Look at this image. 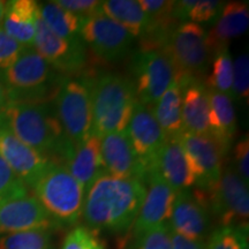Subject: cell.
Returning <instances> with one entry per match:
<instances>
[{
  "label": "cell",
  "instance_id": "obj_38",
  "mask_svg": "<svg viewBox=\"0 0 249 249\" xmlns=\"http://www.w3.org/2000/svg\"><path fill=\"white\" fill-rule=\"evenodd\" d=\"M55 2L82 18L91 17L101 11V1L97 0H55Z\"/></svg>",
  "mask_w": 249,
  "mask_h": 249
},
{
  "label": "cell",
  "instance_id": "obj_21",
  "mask_svg": "<svg viewBox=\"0 0 249 249\" xmlns=\"http://www.w3.org/2000/svg\"><path fill=\"white\" fill-rule=\"evenodd\" d=\"M249 26L248 2L229 1L224 4L216 18L214 26L207 33V40L213 54L229 48L232 39L238 38L247 31Z\"/></svg>",
  "mask_w": 249,
  "mask_h": 249
},
{
  "label": "cell",
  "instance_id": "obj_7",
  "mask_svg": "<svg viewBox=\"0 0 249 249\" xmlns=\"http://www.w3.org/2000/svg\"><path fill=\"white\" fill-rule=\"evenodd\" d=\"M174 67V77L197 79L207 74L213 52L207 40V31L200 24L182 22L174 28L164 48Z\"/></svg>",
  "mask_w": 249,
  "mask_h": 249
},
{
  "label": "cell",
  "instance_id": "obj_20",
  "mask_svg": "<svg viewBox=\"0 0 249 249\" xmlns=\"http://www.w3.org/2000/svg\"><path fill=\"white\" fill-rule=\"evenodd\" d=\"M178 82L182 88V121L185 132L210 135L209 89L201 80L192 77L178 80Z\"/></svg>",
  "mask_w": 249,
  "mask_h": 249
},
{
  "label": "cell",
  "instance_id": "obj_13",
  "mask_svg": "<svg viewBox=\"0 0 249 249\" xmlns=\"http://www.w3.org/2000/svg\"><path fill=\"white\" fill-rule=\"evenodd\" d=\"M34 49L51 65L54 71L67 75H76L87 62V53L82 40H66L55 35L37 15Z\"/></svg>",
  "mask_w": 249,
  "mask_h": 249
},
{
  "label": "cell",
  "instance_id": "obj_30",
  "mask_svg": "<svg viewBox=\"0 0 249 249\" xmlns=\"http://www.w3.org/2000/svg\"><path fill=\"white\" fill-rule=\"evenodd\" d=\"M28 195V187L0 157V205Z\"/></svg>",
  "mask_w": 249,
  "mask_h": 249
},
{
  "label": "cell",
  "instance_id": "obj_43",
  "mask_svg": "<svg viewBox=\"0 0 249 249\" xmlns=\"http://www.w3.org/2000/svg\"><path fill=\"white\" fill-rule=\"evenodd\" d=\"M5 9H6V2L5 1H1V0H0V27H1L2 20H4Z\"/></svg>",
  "mask_w": 249,
  "mask_h": 249
},
{
  "label": "cell",
  "instance_id": "obj_12",
  "mask_svg": "<svg viewBox=\"0 0 249 249\" xmlns=\"http://www.w3.org/2000/svg\"><path fill=\"white\" fill-rule=\"evenodd\" d=\"M207 193L200 188L185 189L176 194L169 225L171 231L189 240L205 241L210 227Z\"/></svg>",
  "mask_w": 249,
  "mask_h": 249
},
{
  "label": "cell",
  "instance_id": "obj_3",
  "mask_svg": "<svg viewBox=\"0 0 249 249\" xmlns=\"http://www.w3.org/2000/svg\"><path fill=\"white\" fill-rule=\"evenodd\" d=\"M91 132L98 138L110 133L124 132L135 108L133 81L117 73L93 77Z\"/></svg>",
  "mask_w": 249,
  "mask_h": 249
},
{
  "label": "cell",
  "instance_id": "obj_36",
  "mask_svg": "<svg viewBox=\"0 0 249 249\" xmlns=\"http://www.w3.org/2000/svg\"><path fill=\"white\" fill-rule=\"evenodd\" d=\"M207 249H239L235 226H220L211 233Z\"/></svg>",
  "mask_w": 249,
  "mask_h": 249
},
{
  "label": "cell",
  "instance_id": "obj_37",
  "mask_svg": "<svg viewBox=\"0 0 249 249\" xmlns=\"http://www.w3.org/2000/svg\"><path fill=\"white\" fill-rule=\"evenodd\" d=\"M140 6L150 21H164L174 18L172 15L174 1L166 0H140Z\"/></svg>",
  "mask_w": 249,
  "mask_h": 249
},
{
  "label": "cell",
  "instance_id": "obj_15",
  "mask_svg": "<svg viewBox=\"0 0 249 249\" xmlns=\"http://www.w3.org/2000/svg\"><path fill=\"white\" fill-rule=\"evenodd\" d=\"M126 133L143 169L147 172L167 139L155 119L151 108L140 102L136 103Z\"/></svg>",
  "mask_w": 249,
  "mask_h": 249
},
{
  "label": "cell",
  "instance_id": "obj_29",
  "mask_svg": "<svg viewBox=\"0 0 249 249\" xmlns=\"http://www.w3.org/2000/svg\"><path fill=\"white\" fill-rule=\"evenodd\" d=\"M0 249H52L50 230H30L2 235Z\"/></svg>",
  "mask_w": 249,
  "mask_h": 249
},
{
  "label": "cell",
  "instance_id": "obj_5",
  "mask_svg": "<svg viewBox=\"0 0 249 249\" xmlns=\"http://www.w3.org/2000/svg\"><path fill=\"white\" fill-rule=\"evenodd\" d=\"M92 82L89 74L65 77L54 95V110L65 136L74 148L80 145L91 132Z\"/></svg>",
  "mask_w": 249,
  "mask_h": 249
},
{
  "label": "cell",
  "instance_id": "obj_32",
  "mask_svg": "<svg viewBox=\"0 0 249 249\" xmlns=\"http://www.w3.org/2000/svg\"><path fill=\"white\" fill-rule=\"evenodd\" d=\"M233 101H246L249 96V58L248 53H241L233 61Z\"/></svg>",
  "mask_w": 249,
  "mask_h": 249
},
{
  "label": "cell",
  "instance_id": "obj_2",
  "mask_svg": "<svg viewBox=\"0 0 249 249\" xmlns=\"http://www.w3.org/2000/svg\"><path fill=\"white\" fill-rule=\"evenodd\" d=\"M0 124L53 163L65 165L74 150L50 102H8L0 113Z\"/></svg>",
  "mask_w": 249,
  "mask_h": 249
},
{
  "label": "cell",
  "instance_id": "obj_24",
  "mask_svg": "<svg viewBox=\"0 0 249 249\" xmlns=\"http://www.w3.org/2000/svg\"><path fill=\"white\" fill-rule=\"evenodd\" d=\"M210 99V136L217 144L225 158L232 147L236 132V117L233 101L224 93L209 90Z\"/></svg>",
  "mask_w": 249,
  "mask_h": 249
},
{
  "label": "cell",
  "instance_id": "obj_42",
  "mask_svg": "<svg viewBox=\"0 0 249 249\" xmlns=\"http://www.w3.org/2000/svg\"><path fill=\"white\" fill-rule=\"evenodd\" d=\"M6 104H7V90H6V86L0 73V113L4 110Z\"/></svg>",
  "mask_w": 249,
  "mask_h": 249
},
{
  "label": "cell",
  "instance_id": "obj_18",
  "mask_svg": "<svg viewBox=\"0 0 249 249\" xmlns=\"http://www.w3.org/2000/svg\"><path fill=\"white\" fill-rule=\"evenodd\" d=\"M102 163L105 172L120 179H144L145 171L124 132L110 133L101 139Z\"/></svg>",
  "mask_w": 249,
  "mask_h": 249
},
{
  "label": "cell",
  "instance_id": "obj_31",
  "mask_svg": "<svg viewBox=\"0 0 249 249\" xmlns=\"http://www.w3.org/2000/svg\"><path fill=\"white\" fill-rule=\"evenodd\" d=\"M130 249H172V231L169 223L161 224L132 241Z\"/></svg>",
  "mask_w": 249,
  "mask_h": 249
},
{
  "label": "cell",
  "instance_id": "obj_23",
  "mask_svg": "<svg viewBox=\"0 0 249 249\" xmlns=\"http://www.w3.org/2000/svg\"><path fill=\"white\" fill-rule=\"evenodd\" d=\"M38 2L12 0L6 2L1 28L24 48H33L36 35Z\"/></svg>",
  "mask_w": 249,
  "mask_h": 249
},
{
  "label": "cell",
  "instance_id": "obj_11",
  "mask_svg": "<svg viewBox=\"0 0 249 249\" xmlns=\"http://www.w3.org/2000/svg\"><path fill=\"white\" fill-rule=\"evenodd\" d=\"M143 181L148 185L147 193L138 217L128 232L130 241L141 238L161 224L169 223L177 194L154 166L145 172Z\"/></svg>",
  "mask_w": 249,
  "mask_h": 249
},
{
  "label": "cell",
  "instance_id": "obj_4",
  "mask_svg": "<svg viewBox=\"0 0 249 249\" xmlns=\"http://www.w3.org/2000/svg\"><path fill=\"white\" fill-rule=\"evenodd\" d=\"M33 189L35 197L58 225H75L79 222L85 192L65 165L52 161Z\"/></svg>",
  "mask_w": 249,
  "mask_h": 249
},
{
  "label": "cell",
  "instance_id": "obj_8",
  "mask_svg": "<svg viewBox=\"0 0 249 249\" xmlns=\"http://www.w3.org/2000/svg\"><path fill=\"white\" fill-rule=\"evenodd\" d=\"M205 193L209 209L220 226L248 225V183L231 165L223 169L219 180Z\"/></svg>",
  "mask_w": 249,
  "mask_h": 249
},
{
  "label": "cell",
  "instance_id": "obj_10",
  "mask_svg": "<svg viewBox=\"0 0 249 249\" xmlns=\"http://www.w3.org/2000/svg\"><path fill=\"white\" fill-rule=\"evenodd\" d=\"M80 36L98 58L110 62L124 58L134 43L128 30L101 11L83 20Z\"/></svg>",
  "mask_w": 249,
  "mask_h": 249
},
{
  "label": "cell",
  "instance_id": "obj_35",
  "mask_svg": "<svg viewBox=\"0 0 249 249\" xmlns=\"http://www.w3.org/2000/svg\"><path fill=\"white\" fill-rule=\"evenodd\" d=\"M24 46L17 42L0 27V73L7 70L17 60Z\"/></svg>",
  "mask_w": 249,
  "mask_h": 249
},
{
  "label": "cell",
  "instance_id": "obj_26",
  "mask_svg": "<svg viewBox=\"0 0 249 249\" xmlns=\"http://www.w3.org/2000/svg\"><path fill=\"white\" fill-rule=\"evenodd\" d=\"M101 12L128 30L134 38L142 37L150 23L149 17L135 0L101 1Z\"/></svg>",
  "mask_w": 249,
  "mask_h": 249
},
{
  "label": "cell",
  "instance_id": "obj_25",
  "mask_svg": "<svg viewBox=\"0 0 249 249\" xmlns=\"http://www.w3.org/2000/svg\"><path fill=\"white\" fill-rule=\"evenodd\" d=\"M167 138H179L185 132L182 121V88L174 79L163 96L150 107Z\"/></svg>",
  "mask_w": 249,
  "mask_h": 249
},
{
  "label": "cell",
  "instance_id": "obj_19",
  "mask_svg": "<svg viewBox=\"0 0 249 249\" xmlns=\"http://www.w3.org/2000/svg\"><path fill=\"white\" fill-rule=\"evenodd\" d=\"M152 166L157 169L161 178L176 193L195 185V176L179 138L166 139Z\"/></svg>",
  "mask_w": 249,
  "mask_h": 249
},
{
  "label": "cell",
  "instance_id": "obj_41",
  "mask_svg": "<svg viewBox=\"0 0 249 249\" xmlns=\"http://www.w3.org/2000/svg\"><path fill=\"white\" fill-rule=\"evenodd\" d=\"M238 234L239 249H249L248 246V225L235 226Z\"/></svg>",
  "mask_w": 249,
  "mask_h": 249
},
{
  "label": "cell",
  "instance_id": "obj_14",
  "mask_svg": "<svg viewBox=\"0 0 249 249\" xmlns=\"http://www.w3.org/2000/svg\"><path fill=\"white\" fill-rule=\"evenodd\" d=\"M179 141L188 157L196 187L207 192L219 180L224 169V156L219 145L210 135L189 132H183Z\"/></svg>",
  "mask_w": 249,
  "mask_h": 249
},
{
  "label": "cell",
  "instance_id": "obj_39",
  "mask_svg": "<svg viewBox=\"0 0 249 249\" xmlns=\"http://www.w3.org/2000/svg\"><path fill=\"white\" fill-rule=\"evenodd\" d=\"M234 163L236 172L246 183L249 182V140L248 135L239 140L234 147Z\"/></svg>",
  "mask_w": 249,
  "mask_h": 249
},
{
  "label": "cell",
  "instance_id": "obj_27",
  "mask_svg": "<svg viewBox=\"0 0 249 249\" xmlns=\"http://www.w3.org/2000/svg\"><path fill=\"white\" fill-rule=\"evenodd\" d=\"M38 11L42 20L55 35L71 42L82 40L80 33L85 18L68 12L55 1L38 4Z\"/></svg>",
  "mask_w": 249,
  "mask_h": 249
},
{
  "label": "cell",
  "instance_id": "obj_28",
  "mask_svg": "<svg viewBox=\"0 0 249 249\" xmlns=\"http://www.w3.org/2000/svg\"><path fill=\"white\" fill-rule=\"evenodd\" d=\"M211 68L207 75L205 87L213 91H217L229 96L233 101V59L229 48L216 52L211 59Z\"/></svg>",
  "mask_w": 249,
  "mask_h": 249
},
{
  "label": "cell",
  "instance_id": "obj_33",
  "mask_svg": "<svg viewBox=\"0 0 249 249\" xmlns=\"http://www.w3.org/2000/svg\"><path fill=\"white\" fill-rule=\"evenodd\" d=\"M61 249H105L99 240L97 233L88 227L76 226L66 235L62 241Z\"/></svg>",
  "mask_w": 249,
  "mask_h": 249
},
{
  "label": "cell",
  "instance_id": "obj_17",
  "mask_svg": "<svg viewBox=\"0 0 249 249\" xmlns=\"http://www.w3.org/2000/svg\"><path fill=\"white\" fill-rule=\"evenodd\" d=\"M59 226L35 196L26 195L0 205V236Z\"/></svg>",
  "mask_w": 249,
  "mask_h": 249
},
{
  "label": "cell",
  "instance_id": "obj_40",
  "mask_svg": "<svg viewBox=\"0 0 249 249\" xmlns=\"http://www.w3.org/2000/svg\"><path fill=\"white\" fill-rule=\"evenodd\" d=\"M172 249H207V242L189 240L172 232Z\"/></svg>",
  "mask_w": 249,
  "mask_h": 249
},
{
  "label": "cell",
  "instance_id": "obj_22",
  "mask_svg": "<svg viewBox=\"0 0 249 249\" xmlns=\"http://www.w3.org/2000/svg\"><path fill=\"white\" fill-rule=\"evenodd\" d=\"M65 166L86 194L95 180L103 173H107L102 163L101 138L90 133L85 141L74 148Z\"/></svg>",
  "mask_w": 249,
  "mask_h": 249
},
{
  "label": "cell",
  "instance_id": "obj_6",
  "mask_svg": "<svg viewBox=\"0 0 249 249\" xmlns=\"http://www.w3.org/2000/svg\"><path fill=\"white\" fill-rule=\"evenodd\" d=\"M55 71L34 48H24L17 60L1 73L7 103L48 102Z\"/></svg>",
  "mask_w": 249,
  "mask_h": 249
},
{
  "label": "cell",
  "instance_id": "obj_9",
  "mask_svg": "<svg viewBox=\"0 0 249 249\" xmlns=\"http://www.w3.org/2000/svg\"><path fill=\"white\" fill-rule=\"evenodd\" d=\"M138 102L152 107L174 80V67L165 50H139L132 61Z\"/></svg>",
  "mask_w": 249,
  "mask_h": 249
},
{
  "label": "cell",
  "instance_id": "obj_34",
  "mask_svg": "<svg viewBox=\"0 0 249 249\" xmlns=\"http://www.w3.org/2000/svg\"><path fill=\"white\" fill-rule=\"evenodd\" d=\"M225 2L217 0H200L194 2L189 13L187 15V22L192 23H208L216 20Z\"/></svg>",
  "mask_w": 249,
  "mask_h": 249
},
{
  "label": "cell",
  "instance_id": "obj_16",
  "mask_svg": "<svg viewBox=\"0 0 249 249\" xmlns=\"http://www.w3.org/2000/svg\"><path fill=\"white\" fill-rule=\"evenodd\" d=\"M0 157L31 188L52 163L46 156L24 144L2 124H0Z\"/></svg>",
  "mask_w": 249,
  "mask_h": 249
},
{
  "label": "cell",
  "instance_id": "obj_1",
  "mask_svg": "<svg viewBox=\"0 0 249 249\" xmlns=\"http://www.w3.org/2000/svg\"><path fill=\"white\" fill-rule=\"evenodd\" d=\"M147 185L140 179H120L103 173L86 193L82 216L88 229L128 233L141 209Z\"/></svg>",
  "mask_w": 249,
  "mask_h": 249
}]
</instances>
